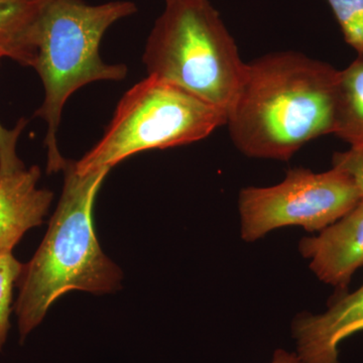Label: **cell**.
I'll list each match as a JSON object with an SVG mask.
<instances>
[{
	"label": "cell",
	"mask_w": 363,
	"mask_h": 363,
	"mask_svg": "<svg viewBox=\"0 0 363 363\" xmlns=\"http://www.w3.org/2000/svg\"><path fill=\"white\" fill-rule=\"evenodd\" d=\"M339 71L295 52L245 64L226 124L242 154L288 161L306 143L335 133Z\"/></svg>",
	"instance_id": "obj_1"
},
{
	"label": "cell",
	"mask_w": 363,
	"mask_h": 363,
	"mask_svg": "<svg viewBox=\"0 0 363 363\" xmlns=\"http://www.w3.org/2000/svg\"><path fill=\"white\" fill-rule=\"evenodd\" d=\"M362 198L357 181L340 167L320 174L308 169H290L278 185L241 191V236L252 242L279 227L323 230Z\"/></svg>",
	"instance_id": "obj_6"
},
{
	"label": "cell",
	"mask_w": 363,
	"mask_h": 363,
	"mask_svg": "<svg viewBox=\"0 0 363 363\" xmlns=\"http://www.w3.org/2000/svg\"><path fill=\"white\" fill-rule=\"evenodd\" d=\"M272 363H303L298 355L291 354L285 350H278L274 353Z\"/></svg>",
	"instance_id": "obj_16"
},
{
	"label": "cell",
	"mask_w": 363,
	"mask_h": 363,
	"mask_svg": "<svg viewBox=\"0 0 363 363\" xmlns=\"http://www.w3.org/2000/svg\"><path fill=\"white\" fill-rule=\"evenodd\" d=\"M342 30L344 39L363 56V0H326Z\"/></svg>",
	"instance_id": "obj_13"
},
{
	"label": "cell",
	"mask_w": 363,
	"mask_h": 363,
	"mask_svg": "<svg viewBox=\"0 0 363 363\" xmlns=\"http://www.w3.org/2000/svg\"><path fill=\"white\" fill-rule=\"evenodd\" d=\"M63 192L39 250L23 264L16 304L21 340L40 324L55 301L69 291L112 292L121 272L102 252L92 210L109 168L79 174L67 161Z\"/></svg>",
	"instance_id": "obj_2"
},
{
	"label": "cell",
	"mask_w": 363,
	"mask_h": 363,
	"mask_svg": "<svg viewBox=\"0 0 363 363\" xmlns=\"http://www.w3.org/2000/svg\"><path fill=\"white\" fill-rule=\"evenodd\" d=\"M363 330V286L322 315L298 318L294 326L303 363H338V345Z\"/></svg>",
	"instance_id": "obj_8"
},
{
	"label": "cell",
	"mask_w": 363,
	"mask_h": 363,
	"mask_svg": "<svg viewBox=\"0 0 363 363\" xmlns=\"http://www.w3.org/2000/svg\"><path fill=\"white\" fill-rule=\"evenodd\" d=\"M167 1H171V0H166V2H167Z\"/></svg>",
	"instance_id": "obj_17"
},
{
	"label": "cell",
	"mask_w": 363,
	"mask_h": 363,
	"mask_svg": "<svg viewBox=\"0 0 363 363\" xmlns=\"http://www.w3.org/2000/svg\"><path fill=\"white\" fill-rule=\"evenodd\" d=\"M39 167L0 176V252H13L26 231L44 221L52 193L38 189Z\"/></svg>",
	"instance_id": "obj_9"
},
{
	"label": "cell",
	"mask_w": 363,
	"mask_h": 363,
	"mask_svg": "<svg viewBox=\"0 0 363 363\" xmlns=\"http://www.w3.org/2000/svg\"><path fill=\"white\" fill-rule=\"evenodd\" d=\"M21 264L13 252H0V351L9 334L14 284L18 283L23 272Z\"/></svg>",
	"instance_id": "obj_12"
},
{
	"label": "cell",
	"mask_w": 363,
	"mask_h": 363,
	"mask_svg": "<svg viewBox=\"0 0 363 363\" xmlns=\"http://www.w3.org/2000/svg\"><path fill=\"white\" fill-rule=\"evenodd\" d=\"M143 63L149 75L180 86L226 114L245 68L208 0L167 1L147 39Z\"/></svg>",
	"instance_id": "obj_4"
},
{
	"label": "cell",
	"mask_w": 363,
	"mask_h": 363,
	"mask_svg": "<svg viewBox=\"0 0 363 363\" xmlns=\"http://www.w3.org/2000/svg\"><path fill=\"white\" fill-rule=\"evenodd\" d=\"M225 111L180 86L149 75L117 105L104 136L80 161L79 174L109 168L143 150L198 142L226 124Z\"/></svg>",
	"instance_id": "obj_5"
},
{
	"label": "cell",
	"mask_w": 363,
	"mask_h": 363,
	"mask_svg": "<svg viewBox=\"0 0 363 363\" xmlns=\"http://www.w3.org/2000/svg\"><path fill=\"white\" fill-rule=\"evenodd\" d=\"M333 166L340 167L352 175L363 195V150L350 149L345 152H336Z\"/></svg>",
	"instance_id": "obj_15"
},
{
	"label": "cell",
	"mask_w": 363,
	"mask_h": 363,
	"mask_svg": "<svg viewBox=\"0 0 363 363\" xmlns=\"http://www.w3.org/2000/svg\"><path fill=\"white\" fill-rule=\"evenodd\" d=\"M138 11L133 2L116 0L86 4L84 0H48L40 21L38 55L33 69L42 79L45 99L35 116L47 123L45 147L47 171L63 169L57 133L62 112L73 93L96 81H123L128 75L123 64H107L99 54L100 43L116 21Z\"/></svg>",
	"instance_id": "obj_3"
},
{
	"label": "cell",
	"mask_w": 363,
	"mask_h": 363,
	"mask_svg": "<svg viewBox=\"0 0 363 363\" xmlns=\"http://www.w3.org/2000/svg\"><path fill=\"white\" fill-rule=\"evenodd\" d=\"M48 0H0V52L21 66H35Z\"/></svg>",
	"instance_id": "obj_10"
},
{
	"label": "cell",
	"mask_w": 363,
	"mask_h": 363,
	"mask_svg": "<svg viewBox=\"0 0 363 363\" xmlns=\"http://www.w3.org/2000/svg\"><path fill=\"white\" fill-rule=\"evenodd\" d=\"M2 58H4V55L0 52V59ZM26 123L25 118L21 119L13 130H7L0 123V176L25 168V164L16 154V145Z\"/></svg>",
	"instance_id": "obj_14"
},
{
	"label": "cell",
	"mask_w": 363,
	"mask_h": 363,
	"mask_svg": "<svg viewBox=\"0 0 363 363\" xmlns=\"http://www.w3.org/2000/svg\"><path fill=\"white\" fill-rule=\"evenodd\" d=\"M300 250L324 283L345 288L353 272L363 266V198L339 220L315 238H304Z\"/></svg>",
	"instance_id": "obj_7"
},
{
	"label": "cell",
	"mask_w": 363,
	"mask_h": 363,
	"mask_svg": "<svg viewBox=\"0 0 363 363\" xmlns=\"http://www.w3.org/2000/svg\"><path fill=\"white\" fill-rule=\"evenodd\" d=\"M334 135L351 149L363 150V56L339 71Z\"/></svg>",
	"instance_id": "obj_11"
}]
</instances>
